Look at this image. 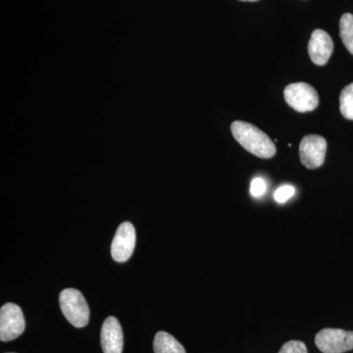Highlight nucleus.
Listing matches in <instances>:
<instances>
[{
    "label": "nucleus",
    "mask_w": 353,
    "mask_h": 353,
    "mask_svg": "<svg viewBox=\"0 0 353 353\" xmlns=\"http://www.w3.org/2000/svg\"><path fill=\"white\" fill-rule=\"evenodd\" d=\"M316 347L323 353H343L353 350V332L323 329L315 336Z\"/></svg>",
    "instance_id": "nucleus-4"
},
{
    "label": "nucleus",
    "mask_w": 353,
    "mask_h": 353,
    "mask_svg": "<svg viewBox=\"0 0 353 353\" xmlns=\"http://www.w3.org/2000/svg\"><path fill=\"white\" fill-rule=\"evenodd\" d=\"M153 348L155 353H185V347L166 332H158L155 334Z\"/></svg>",
    "instance_id": "nucleus-10"
},
{
    "label": "nucleus",
    "mask_w": 353,
    "mask_h": 353,
    "mask_svg": "<svg viewBox=\"0 0 353 353\" xmlns=\"http://www.w3.org/2000/svg\"><path fill=\"white\" fill-rule=\"evenodd\" d=\"M327 141L318 134H308L301 139L299 145V157L301 163L308 169H317L325 161Z\"/></svg>",
    "instance_id": "nucleus-6"
},
{
    "label": "nucleus",
    "mask_w": 353,
    "mask_h": 353,
    "mask_svg": "<svg viewBox=\"0 0 353 353\" xmlns=\"http://www.w3.org/2000/svg\"><path fill=\"white\" fill-rule=\"evenodd\" d=\"M294 194H296V190L294 187L289 185H282L276 190L275 194H274V199L279 203H285L290 199H292Z\"/></svg>",
    "instance_id": "nucleus-13"
},
{
    "label": "nucleus",
    "mask_w": 353,
    "mask_h": 353,
    "mask_svg": "<svg viewBox=\"0 0 353 353\" xmlns=\"http://www.w3.org/2000/svg\"><path fill=\"white\" fill-rule=\"evenodd\" d=\"M26 322L22 309L15 303H6L0 309V340H15L24 333Z\"/></svg>",
    "instance_id": "nucleus-5"
},
{
    "label": "nucleus",
    "mask_w": 353,
    "mask_h": 353,
    "mask_svg": "<svg viewBox=\"0 0 353 353\" xmlns=\"http://www.w3.org/2000/svg\"><path fill=\"white\" fill-rule=\"evenodd\" d=\"M279 353H308L303 341H290L285 343Z\"/></svg>",
    "instance_id": "nucleus-14"
},
{
    "label": "nucleus",
    "mask_w": 353,
    "mask_h": 353,
    "mask_svg": "<svg viewBox=\"0 0 353 353\" xmlns=\"http://www.w3.org/2000/svg\"><path fill=\"white\" fill-rule=\"evenodd\" d=\"M101 343L104 353H122L124 336L117 318L110 316L102 325Z\"/></svg>",
    "instance_id": "nucleus-9"
},
{
    "label": "nucleus",
    "mask_w": 353,
    "mask_h": 353,
    "mask_svg": "<svg viewBox=\"0 0 353 353\" xmlns=\"http://www.w3.org/2000/svg\"><path fill=\"white\" fill-rule=\"evenodd\" d=\"M136 230L134 225L130 222H124L114 236L111 245V255L116 262L123 263L131 259L136 246Z\"/></svg>",
    "instance_id": "nucleus-7"
},
{
    "label": "nucleus",
    "mask_w": 353,
    "mask_h": 353,
    "mask_svg": "<svg viewBox=\"0 0 353 353\" xmlns=\"http://www.w3.org/2000/svg\"><path fill=\"white\" fill-rule=\"evenodd\" d=\"M341 113L348 120H353V83H350L340 95Z\"/></svg>",
    "instance_id": "nucleus-12"
},
{
    "label": "nucleus",
    "mask_w": 353,
    "mask_h": 353,
    "mask_svg": "<svg viewBox=\"0 0 353 353\" xmlns=\"http://www.w3.org/2000/svg\"><path fill=\"white\" fill-rule=\"evenodd\" d=\"M60 308L70 324L83 328L90 320V308L85 297L76 289L62 290L59 296Z\"/></svg>",
    "instance_id": "nucleus-2"
},
{
    "label": "nucleus",
    "mask_w": 353,
    "mask_h": 353,
    "mask_svg": "<svg viewBox=\"0 0 353 353\" xmlns=\"http://www.w3.org/2000/svg\"><path fill=\"white\" fill-rule=\"evenodd\" d=\"M241 1H259V0H241Z\"/></svg>",
    "instance_id": "nucleus-16"
},
{
    "label": "nucleus",
    "mask_w": 353,
    "mask_h": 353,
    "mask_svg": "<svg viewBox=\"0 0 353 353\" xmlns=\"http://www.w3.org/2000/svg\"><path fill=\"white\" fill-rule=\"evenodd\" d=\"M334 50V43L328 32L315 30L308 43V53L313 63L323 66L327 64Z\"/></svg>",
    "instance_id": "nucleus-8"
},
{
    "label": "nucleus",
    "mask_w": 353,
    "mask_h": 353,
    "mask_svg": "<svg viewBox=\"0 0 353 353\" xmlns=\"http://www.w3.org/2000/svg\"><path fill=\"white\" fill-rule=\"evenodd\" d=\"M285 101L297 112H309L319 105V97L312 85L306 83H294L284 90Z\"/></svg>",
    "instance_id": "nucleus-3"
},
{
    "label": "nucleus",
    "mask_w": 353,
    "mask_h": 353,
    "mask_svg": "<svg viewBox=\"0 0 353 353\" xmlns=\"http://www.w3.org/2000/svg\"><path fill=\"white\" fill-rule=\"evenodd\" d=\"M340 36L345 48L353 54V15L345 13L340 21Z\"/></svg>",
    "instance_id": "nucleus-11"
},
{
    "label": "nucleus",
    "mask_w": 353,
    "mask_h": 353,
    "mask_svg": "<svg viewBox=\"0 0 353 353\" xmlns=\"http://www.w3.org/2000/svg\"><path fill=\"white\" fill-rule=\"evenodd\" d=\"M231 131L236 141L256 157L269 159L276 154L275 143L266 134L254 125L243 121H234Z\"/></svg>",
    "instance_id": "nucleus-1"
},
{
    "label": "nucleus",
    "mask_w": 353,
    "mask_h": 353,
    "mask_svg": "<svg viewBox=\"0 0 353 353\" xmlns=\"http://www.w3.org/2000/svg\"><path fill=\"white\" fill-rule=\"evenodd\" d=\"M267 185L263 179H253L252 185H250V194L252 196L260 197L266 192Z\"/></svg>",
    "instance_id": "nucleus-15"
},
{
    "label": "nucleus",
    "mask_w": 353,
    "mask_h": 353,
    "mask_svg": "<svg viewBox=\"0 0 353 353\" xmlns=\"http://www.w3.org/2000/svg\"><path fill=\"white\" fill-rule=\"evenodd\" d=\"M9 353H10V352H9Z\"/></svg>",
    "instance_id": "nucleus-17"
}]
</instances>
